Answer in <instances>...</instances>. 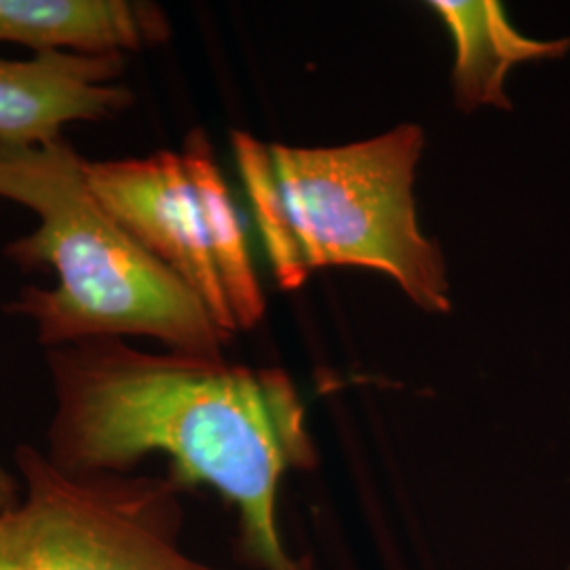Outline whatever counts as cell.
I'll list each match as a JSON object with an SVG mask.
<instances>
[{
    "label": "cell",
    "mask_w": 570,
    "mask_h": 570,
    "mask_svg": "<svg viewBox=\"0 0 570 570\" xmlns=\"http://www.w3.org/2000/svg\"><path fill=\"white\" fill-rule=\"evenodd\" d=\"M56 410L45 454L70 473H134L171 459L180 487H209L237 511V550L252 569L308 570L285 550L282 480L315 468L303 400L284 370L186 353H148L122 338L47 348Z\"/></svg>",
    "instance_id": "6da1fadb"
},
{
    "label": "cell",
    "mask_w": 570,
    "mask_h": 570,
    "mask_svg": "<svg viewBox=\"0 0 570 570\" xmlns=\"http://www.w3.org/2000/svg\"><path fill=\"white\" fill-rule=\"evenodd\" d=\"M0 197L41 225L4 247L23 268L51 266L58 285L23 287L7 311L37 324L45 348L94 338L146 336L169 351L225 360L230 341L197 294L138 244L98 199L85 159L61 136L0 142Z\"/></svg>",
    "instance_id": "7a4b0ae2"
},
{
    "label": "cell",
    "mask_w": 570,
    "mask_h": 570,
    "mask_svg": "<svg viewBox=\"0 0 570 570\" xmlns=\"http://www.w3.org/2000/svg\"><path fill=\"white\" fill-rule=\"evenodd\" d=\"M423 146L419 125L336 148L271 144L285 223L306 275L367 266L391 275L421 308L450 311L444 258L416 225L412 199Z\"/></svg>",
    "instance_id": "3957f363"
},
{
    "label": "cell",
    "mask_w": 570,
    "mask_h": 570,
    "mask_svg": "<svg viewBox=\"0 0 570 570\" xmlns=\"http://www.w3.org/2000/svg\"><path fill=\"white\" fill-rule=\"evenodd\" d=\"M20 503L0 511V570H220L184 551V490L167 475L70 473L20 444Z\"/></svg>",
    "instance_id": "277c9868"
},
{
    "label": "cell",
    "mask_w": 570,
    "mask_h": 570,
    "mask_svg": "<svg viewBox=\"0 0 570 570\" xmlns=\"http://www.w3.org/2000/svg\"><path fill=\"white\" fill-rule=\"evenodd\" d=\"M85 174L122 228L178 275L218 327L233 336L237 324L214 266L204 214L183 155L161 150L146 159L85 161Z\"/></svg>",
    "instance_id": "5b68a950"
},
{
    "label": "cell",
    "mask_w": 570,
    "mask_h": 570,
    "mask_svg": "<svg viewBox=\"0 0 570 570\" xmlns=\"http://www.w3.org/2000/svg\"><path fill=\"white\" fill-rule=\"evenodd\" d=\"M121 53L45 51L30 60L0 58V142L45 144L72 121H102L134 102L117 85Z\"/></svg>",
    "instance_id": "8992f818"
},
{
    "label": "cell",
    "mask_w": 570,
    "mask_h": 570,
    "mask_svg": "<svg viewBox=\"0 0 570 570\" xmlns=\"http://www.w3.org/2000/svg\"><path fill=\"white\" fill-rule=\"evenodd\" d=\"M169 37L164 11L131 0H0V42L45 51L108 56Z\"/></svg>",
    "instance_id": "52a82bcc"
},
{
    "label": "cell",
    "mask_w": 570,
    "mask_h": 570,
    "mask_svg": "<svg viewBox=\"0 0 570 570\" xmlns=\"http://www.w3.org/2000/svg\"><path fill=\"white\" fill-rule=\"evenodd\" d=\"M429 7L454 39V94L463 110L497 106L508 110L505 79L515 63L553 60L570 49L567 41H532L505 18L497 0H433Z\"/></svg>",
    "instance_id": "ba28073f"
},
{
    "label": "cell",
    "mask_w": 570,
    "mask_h": 570,
    "mask_svg": "<svg viewBox=\"0 0 570 570\" xmlns=\"http://www.w3.org/2000/svg\"><path fill=\"white\" fill-rule=\"evenodd\" d=\"M183 161L199 199L209 252L237 330H252L265 315V294L252 263L237 205L202 129L188 134Z\"/></svg>",
    "instance_id": "9c48e42d"
},
{
    "label": "cell",
    "mask_w": 570,
    "mask_h": 570,
    "mask_svg": "<svg viewBox=\"0 0 570 570\" xmlns=\"http://www.w3.org/2000/svg\"><path fill=\"white\" fill-rule=\"evenodd\" d=\"M230 144L275 279L282 289H298L308 275L298 261L285 223L284 204L273 171L271 144H263L245 131H233Z\"/></svg>",
    "instance_id": "30bf717a"
},
{
    "label": "cell",
    "mask_w": 570,
    "mask_h": 570,
    "mask_svg": "<svg viewBox=\"0 0 570 570\" xmlns=\"http://www.w3.org/2000/svg\"><path fill=\"white\" fill-rule=\"evenodd\" d=\"M21 482L16 473L0 465V511L11 510L20 503Z\"/></svg>",
    "instance_id": "8fae6325"
}]
</instances>
